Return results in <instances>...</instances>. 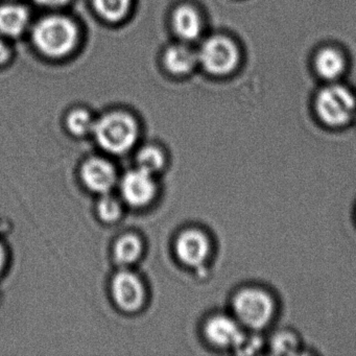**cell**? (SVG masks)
Wrapping results in <instances>:
<instances>
[{
    "mask_svg": "<svg viewBox=\"0 0 356 356\" xmlns=\"http://www.w3.org/2000/svg\"><path fill=\"white\" fill-rule=\"evenodd\" d=\"M79 39L78 26L66 16H45L35 24L32 31V40L36 49L47 57L56 59L72 53Z\"/></svg>",
    "mask_w": 356,
    "mask_h": 356,
    "instance_id": "6da1fadb",
    "label": "cell"
},
{
    "mask_svg": "<svg viewBox=\"0 0 356 356\" xmlns=\"http://www.w3.org/2000/svg\"><path fill=\"white\" fill-rule=\"evenodd\" d=\"M92 133L102 149L108 153L120 155L134 147L139 129L132 115L126 112L114 111L97 120Z\"/></svg>",
    "mask_w": 356,
    "mask_h": 356,
    "instance_id": "7a4b0ae2",
    "label": "cell"
},
{
    "mask_svg": "<svg viewBox=\"0 0 356 356\" xmlns=\"http://www.w3.org/2000/svg\"><path fill=\"white\" fill-rule=\"evenodd\" d=\"M314 108L323 124L332 128L343 127L355 114V95L343 85L331 84L318 93Z\"/></svg>",
    "mask_w": 356,
    "mask_h": 356,
    "instance_id": "3957f363",
    "label": "cell"
},
{
    "mask_svg": "<svg viewBox=\"0 0 356 356\" xmlns=\"http://www.w3.org/2000/svg\"><path fill=\"white\" fill-rule=\"evenodd\" d=\"M232 307L239 324L252 330H260L268 326L274 316L272 297L256 287L239 291L233 298Z\"/></svg>",
    "mask_w": 356,
    "mask_h": 356,
    "instance_id": "277c9868",
    "label": "cell"
},
{
    "mask_svg": "<svg viewBox=\"0 0 356 356\" xmlns=\"http://www.w3.org/2000/svg\"><path fill=\"white\" fill-rule=\"evenodd\" d=\"M241 53L236 43L227 36H212L204 41L197 51V61L212 76L232 74L239 64Z\"/></svg>",
    "mask_w": 356,
    "mask_h": 356,
    "instance_id": "5b68a950",
    "label": "cell"
},
{
    "mask_svg": "<svg viewBox=\"0 0 356 356\" xmlns=\"http://www.w3.org/2000/svg\"><path fill=\"white\" fill-rule=\"evenodd\" d=\"M241 327L236 318L216 314L208 318L204 333L207 341L216 347L239 349L245 341Z\"/></svg>",
    "mask_w": 356,
    "mask_h": 356,
    "instance_id": "8992f818",
    "label": "cell"
},
{
    "mask_svg": "<svg viewBox=\"0 0 356 356\" xmlns=\"http://www.w3.org/2000/svg\"><path fill=\"white\" fill-rule=\"evenodd\" d=\"M112 296L120 309L127 312H136L145 303V286L136 275L122 270L112 281Z\"/></svg>",
    "mask_w": 356,
    "mask_h": 356,
    "instance_id": "52a82bcc",
    "label": "cell"
},
{
    "mask_svg": "<svg viewBox=\"0 0 356 356\" xmlns=\"http://www.w3.org/2000/svg\"><path fill=\"white\" fill-rule=\"evenodd\" d=\"M120 188L124 201L132 207H145L153 201L156 195L153 175L140 168L127 172Z\"/></svg>",
    "mask_w": 356,
    "mask_h": 356,
    "instance_id": "ba28073f",
    "label": "cell"
},
{
    "mask_svg": "<svg viewBox=\"0 0 356 356\" xmlns=\"http://www.w3.org/2000/svg\"><path fill=\"white\" fill-rule=\"evenodd\" d=\"M179 260L185 266H199L210 253V241L202 231L189 229L179 235L175 245Z\"/></svg>",
    "mask_w": 356,
    "mask_h": 356,
    "instance_id": "9c48e42d",
    "label": "cell"
},
{
    "mask_svg": "<svg viewBox=\"0 0 356 356\" xmlns=\"http://www.w3.org/2000/svg\"><path fill=\"white\" fill-rule=\"evenodd\" d=\"M81 178L87 188L106 195L116 182V170L107 160L91 158L83 164Z\"/></svg>",
    "mask_w": 356,
    "mask_h": 356,
    "instance_id": "30bf717a",
    "label": "cell"
},
{
    "mask_svg": "<svg viewBox=\"0 0 356 356\" xmlns=\"http://www.w3.org/2000/svg\"><path fill=\"white\" fill-rule=\"evenodd\" d=\"M172 26L179 38L184 41H195L201 36L203 19L193 6H179L172 13Z\"/></svg>",
    "mask_w": 356,
    "mask_h": 356,
    "instance_id": "8fae6325",
    "label": "cell"
},
{
    "mask_svg": "<svg viewBox=\"0 0 356 356\" xmlns=\"http://www.w3.org/2000/svg\"><path fill=\"white\" fill-rule=\"evenodd\" d=\"M30 24V13L19 5H3L0 7V34L10 38L22 36Z\"/></svg>",
    "mask_w": 356,
    "mask_h": 356,
    "instance_id": "7c38bea8",
    "label": "cell"
},
{
    "mask_svg": "<svg viewBox=\"0 0 356 356\" xmlns=\"http://www.w3.org/2000/svg\"><path fill=\"white\" fill-rule=\"evenodd\" d=\"M163 63L170 74L185 76L191 74L199 63L197 53L186 45H172L164 53Z\"/></svg>",
    "mask_w": 356,
    "mask_h": 356,
    "instance_id": "4fadbf2b",
    "label": "cell"
},
{
    "mask_svg": "<svg viewBox=\"0 0 356 356\" xmlns=\"http://www.w3.org/2000/svg\"><path fill=\"white\" fill-rule=\"evenodd\" d=\"M316 74L326 81H335L346 70V59L343 54L334 47L320 49L314 57Z\"/></svg>",
    "mask_w": 356,
    "mask_h": 356,
    "instance_id": "5bb4252c",
    "label": "cell"
},
{
    "mask_svg": "<svg viewBox=\"0 0 356 356\" xmlns=\"http://www.w3.org/2000/svg\"><path fill=\"white\" fill-rule=\"evenodd\" d=\"M93 9L102 19L108 22H120L128 16L132 0H91Z\"/></svg>",
    "mask_w": 356,
    "mask_h": 356,
    "instance_id": "9a60e30c",
    "label": "cell"
},
{
    "mask_svg": "<svg viewBox=\"0 0 356 356\" xmlns=\"http://www.w3.org/2000/svg\"><path fill=\"white\" fill-rule=\"evenodd\" d=\"M143 251L140 239L133 234L124 235L114 245V258L120 266H128L138 259Z\"/></svg>",
    "mask_w": 356,
    "mask_h": 356,
    "instance_id": "2e32d148",
    "label": "cell"
},
{
    "mask_svg": "<svg viewBox=\"0 0 356 356\" xmlns=\"http://www.w3.org/2000/svg\"><path fill=\"white\" fill-rule=\"evenodd\" d=\"M95 120L86 110L76 109L68 114L66 126L72 134L76 136H85L93 132Z\"/></svg>",
    "mask_w": 356,
    "mask_h": 356,
    "instance_id": "e0dca14e",
    "label": "cell"
},
{
    "mask_svg": "<svg viewBox=\"0 0 356 356\" xmlns=\"http://www.w3.org/2000/svg\"><path fill=\"white\" fill-rule=\"evenodd\" d=\"M138 168L154 175L164 166V155L155 147H145L137 155Z\"/></svg>",
    "mask_w": 356,
    "mask_h": 356,
    "instance_id": "ac0fdd59",
    "label": "cell"
},
{
    "mask_svg": "<svg viewBox=\"0 0 356 356\" xmlns=\"http://www.w3.org/2000/svg\"><path fill=\"white\" fill-rule=\"evenodd\" d=\"M97 213L103 222H114L122 216V207L118 200L106 193L97 204Z\"/></svg>",
    "mask_w": 356,
    "mask_h": 356,
    "instance_id": "d6986e66",
    "label": "cell"
},
{
    "mask_svg": "<svg viewBox=\"0 0 356 356\" xmlns=\"http://www.w3.org/2000/svg\"><path fill=\"white\" fill-rule=\"evenodd\" d=\"M297 345V339L291 333H280L274 339V349L276 350V353H293V349H296Z\"/></svg>",
    "mask_w": 356,
    "mask_h": 356,
    "instance_id": "ffe728a7",
    "label": "cell"
},
{
    "mask_svg": "<svg viewBox=\"0 0 356 356\" xmlns=\"http://www.w3.org/2000/svg\"><path fill=\"white\" fill-rule=\"evenodd\" d=\"M39 6L47 8H58L65 6L70 0H35Z\"/></svg>",
    "mask_w": 356,
    "mask_h": 356,
    "instance_id": "44dd1931",
    "label": "cell"
},
{
    "mask_svg": "<svg viewBox=\"0 0 356 356\" xmlns=\"http://www.w3.org/2000/svg\"><path fill=\"white\" fill-rule=\"evenodd\" d=\"M10 49L8 45L3 42V39H0V65H3L9 60Z\"/></svg>",
    "mask_w": 356,
    "mask_h": 356,
    "instance_id": "7402d4cb",
    "label": "cell"
},
{
    "mask_svg": "<svg viewBox=\"0 0 356 356\" xmlns=\"http://www.w3.org/2000/svg\"><path fill=\"white\" fill-rule=\"evenodd\" d=\"M6 261H7V254H6L5 248L0 243V274L3 272L6 266Z\"/></svg>",
    "mask_w": 356,
    "mask_h": 356,
    "instance_id": "603a6c76",
    "label": "cell"
}]
</instances>
